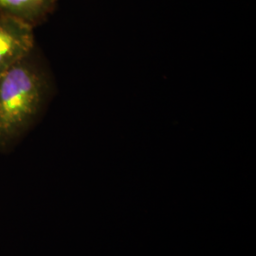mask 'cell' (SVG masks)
Returning <instances> with one entry per match:
<instances>
[{"mask_svg": "<svg viewBox=\"0 0 256 256\" xmlns=\"http://www.w3.org/2000/svg\"><path fill=\"white\" fill-rule=\"evenodd\" d=\"M46 74L34 54L0 75V150L16 146L36 122L46 102Z\"/></svg>", "mask_w": 256, "mask_h": 256, "instance_id": "1", "label": "cell"}, {"mask_svg": "<svg viewBox=\"0 0 256 256\" xmlns=\"http://www.w3.org/2000/svg\"><path fill=\"white\" fill-rule=\"evenodd\" d=\"M56 7L57 0H0V14L36 28L43 24Z\"/></svg>", "mask_w": 256, "mask_h": 256, "instance_id": "3", "label": "cell"}, {"mask_svg": "<svg viewBox=\"0 0 256 256\" xmlns=\"http://www.w3.org/2000/svg\"><path fill=\"white\" fill-rule=\"evenodd\" d=\"M34 28L0 14V75L34 54Z\"/></svg>", "mask_w": 256, "mask_h": 256, "instance_id": "2", "label": "cell"}]
</instances>
